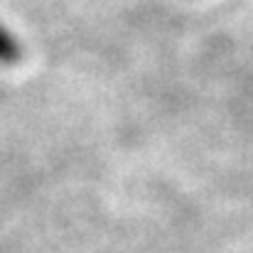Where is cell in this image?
Wrapping results in <instances>:
<instances>
[{"instance_id":"1","label":"cell","mask_w":253,"mask_h":253,"mask_svg":"<svg viewBox=\"0 0 253 253\" xmlns=\"http://www.w3.org/2000/svg\"><path fill=\"white\" fill-rule=\"evenodd\" d=\"M25 57V47L20 37L0 22V67H15Z\"/></svg>"}]
</instances>
